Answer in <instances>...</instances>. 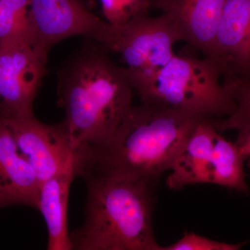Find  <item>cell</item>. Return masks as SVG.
<instances>
[{
	"label": "cell",
	"instance_id": "cell-9",
	"mask_svg": "<svg viewBox=\"0 0 250 250\" xmlns=\"http://www.w3.org/2000/svg\"><path fill=\"white\" fill-rule=\"evenodd\" d=\"M208 58L225 84L250 79V0H227Z\"/></svg>",
	"mask_w": 250,
	"mask_h": 250
},
{
	"label": "cell",
	"instance_id": "cell-20",
	"mask_svg": "<svg viewBox=\"0 0 250 250\" xmlns=\"http://www.w3.org/2000/svg\"><path fill=\"white\" fill-rule=\"evenodd\" d=\"M7 205H9V202H8L4 194L1 191V188H0V208Z\"/></svg>",
	"mask_w": 250,
	"mask_h": 250
},
{
	"label": "cell",
	"instance_id": "cell-12",
	"mask_svg": "<svg viewBox=\"0 0 250 250\" xmlns=\"http://www.w3.org/2000/svg\"><path fill=\"white\" fill-rule=\"evenodd\" d=\"M219 131L215 122L204 120L188 136L170 169L167 187L179 190L187 186L208 184L209 167Z\"/></svg>",
	"mask_w": 250,
	"mask_h": 250
},
{
	"label": "cell",
	"instance_id": "cell-4",
	"mask_svg": "<svg viewBox=\"0 0 250 250\" xmlns=\"http://www.w3.org/2000/svg\"><path fill=\"white\" fill-rule=\"evenodd\" d=\"M137 93L141 102L169 106L216 123L236 108L231 90L207 57L174 54Z\"/></svg>",
	"mask_w": 250,
	"mask_h": 250
},
{
	"label": "cell",
	"instance_id": "cell-17",
	"mask_svg": "<svg viewBox=\"0 0 250 250\" xmlns=\"http://www.w3.org/2000/svg\"><path fill=\"white\" fill-rule=\"evenodd\" d=\"M106 22L120 25L150 9L149 0H100Z\"/></svg>",
	"mask_w": 250,
	"mask_h": 250
},
{
	"label": "cell",
	"instance_id": "cell-10",
	"mask_svg": "<svg viewBox=\"0 0 250 250\" xmlns=\"http://www.w3.org/2000/svg\"><path fill=\"white\" fill-rule=\"evenodd\" d=\"M227 0H149L150 9L171 18L182 41L204 57L211 50Z\"/></svg>",
	"mask_w": 250,
	"mask_h": 250
},
{
	"label": "cell",
	"instance_id": "cell-7",
	"mask_svg": "<svg viewBox=\"0 0 250 250\" xmlns=\"http://www.w3.org/2000/svg\"><path fill=\"white\" fill-rule=\"evenodd\" d=\"M46 62L27 39L0 43V117L34 116Z\"/></svg>",
	"mask_w": 250,
	"mask_h": 250
},
{
	"label": "cell",
	"instance_id": "cell-16",
	"mask_svg": "<svg viewBox=\"0 0 250 250\" xmlns=\"http://www.w3.org/2000/svg\"><path fill=\"white\" fill-rule=\"evenodd\" d=\"M219 131H236V144L246 159H250V104L236 103L234 111L216 124Z\"/></svg>",
	"mask_w": 250,
	"mask_h": 250
},
{
	"label": "cell",
	"instance_id": "cell-1",
	"mask_svg": "<svg viewBox=\"0 0 250 250\" xmlns=\"http://www.w3.org/2000/svg\"><path fill=\"white\" fill-rule=\"evenodd\" d=\"M205 118L158 104L133 106L116 131L98 146L78 151L77 176L156 184L170 170L195 126Z\"/></svg>",
	"mask_w": 250,
	"mask_h": 250
},
{
	"label": "cell",
	"instance_id": "cell-6",
	"mask_svg": "<svg viewBox=\"0 0 250 250\" xmlns=\"http://www.w3.org/2000/svg\"><path fill=\"white\" fill-rule=\"evenodd\" d=\"M29 23L31 45L46 63L52 47L72 36H84L106 47L111 29L82 0H31Z\"/></svg>",
	"mask_w": 250,
	"mask_h": 250
},
{
	"label": "cell",
	"instance_id": "cell-18",
	"mask_svg": "<svg viewBox=\"0 0 250 250\" xmlns=\"http://www.w3.org/2000/svg\"><path fill=\"white\" fill-rule=\"evenodd\" d=\"M246 244V243H224L195 233L185 232L179 241L170 246H162L161 250H239Z\"/></svg>",
	"mask_w": 250,
	"mask_h": 250
},
{
	"label": "cell",
	"instance_id": "cell-8",
	"mask_svg": "<svg viewBox=\"0 0 250 250\" xmlns=\"http://www.w3.org/2000/svg\"><path fill=\"white\" fill-rule=\"evenodd\" d=\"M9 126L40 185L62 173L75 161L76 150L63 123L49 125L34 116L0 117Z\"/></svg>",
	"mask_w": 250,
	"mask_h": 250
},
{
	"label": "cell",
	"instance_id": "cell-19",
	"mask_svg": "<svg viewBox=\"0 0 250 250\" xmlns=\"http://www.w3.org/2000/svg\"><path fill=\"white\" fill-rule=\"evenodd\" d=\"M226 85L231 90L235 103L250 104V79Z\"/></svg>",
	"mask_w": 250,
	"mask_h": 250
},
{
	"label": "cell",
	"instance_id": "cell-3",
	"mask_svg": "<svg viewBox=\"0 0 250 250\" xmlns=\"http://www.w3.org/2000/svg\"><path fill=\"white\" fill-rule=\"evenodd\" d=\"M85 181L84 222L70 235L72 250H161L152 225L156 184L113 177Z\"/></svg>",
	"mask_w": 250,
	"mask_h": 250
},
{
	"label": "cell",
	"instance_id": "cell-2",
	"mask_svg": "<svg viewBox=\"0 0 250 250\" xmlns=\"http://www.w3.org/2000/svg\"><path fill=\"white\" fill-rule=\"evenodd\" d=\"M108 53L85 38L57 71L58 105L76 152L106 141L134 106V90L125 67Z\"/></svg>",
	"mask_w": 250,
	"mask_h": 250
},
{
	"label": "cell",
	"instance_id": "cell-15",
	"mask_svg": "<svg viewBox=\"0 0 250 250\" xmlns=\"http://www.w3.org/2000/svg\"><path fill=\"white\" fill-rule=\"evenodd\" d=\"M30 4L31 0H0V43L18 39L30 41Z\"/></svg>",
	"mask_w": 250,
	"mask_h": 250
},
{
	"label": "cell",
	"instance_id": "cell-14",
	"mask_svg": "<svg viewBox=\"0 0 250 250\" xmlns=\"http://www.w3.org/2000/svg\"><path fill=\"white\" fill-rule=\"evenodd\" d=\"M245 160L246 157L236 143L230 142L218 133L210 160L208 184L249 195Z\"/></svg>",
	"mask_w": 250,
	"mask_h": 250
},
{
	"label": "cell",
	"instance_id": "cell-5",
	"mask_svg": "<svg viewBox=\"0 0 250 250\" xmlns=\"http://www.w3.org/2000/svg\"><path fill=\"white\" fill-rule=\"evenodd\" d=\"M182 36L171 18L162 14L151 17L139 15L120 25L111 24L106 49L121 54L134 90L140 91L175 52Z\"/></svg>",
	"mask_w": 250,
	"mask_h": 250
},
{
	"label": "cell",
	"instance_id": "cell-13",
	"mask_svg": "<svg viewBox=\"0 0 250 250\" xmlns=\"http://www.w3.org/2000/svg\"><path fill=\"white\" fill-rule=\"evenodd\" d=\"M77 176L76 159L71 166L40 185L39 207L47 225L48 250H71L67 229V204L70 188Z\"/></svg>",
	"mask_w": 250,
	"mask_h": 250
},
{
	"label": "cell",
	"instance_id": "cell-11",
	"mask_svg": "<svg viewBox=\"0 0 250 250\" xmlns=\"http://www.w3.org/2000/svg\"><path fill=\"white\" fill-rule=\"evenodd\" d=\"M0 188L10 205L38 208L40 183L12 131L0 118Z\"/></svg>",
	"mask_w": 250,
	"mask_h": 250
}]
</instances>
